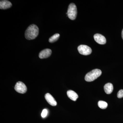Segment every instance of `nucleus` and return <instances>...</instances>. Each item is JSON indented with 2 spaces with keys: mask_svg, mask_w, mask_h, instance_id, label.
Returning <instances> with one entry per match:
<instances>
[{
  "mask_svg": "<svg viewBox=\"0 0 123 123\" xmlns=\"http://www.w3.org/2000/svg\"><path fill=\"white\" fill-rule=\"evenodd\" d=\"M38 27L35 24H33L28 27L25 32V37L29 40L35 39L39 34Z\"/></svg>",
  "mask_w": 123,
  "mask_h": 123,
  "instance_id": "obj_1",
  "label": "nucleus"
},
{
  "mask_svg": "<svg viewBox=\"0 0 123 123\" xmlns=\"http://www.w3.org/2000/svg\"><path fill=\"white\" fill-rule=\"evenodd\" d=\"M102 74V71L99 69H93L88 73L85 77V80L87 82L93 81L100 76Z\"/></svg>",
  "mask_w": 123,
  "mask_h": 123,
  "instance_id": "obj_2",
  "label": "nucleus"
},
{
  "mask_svg": "<svg viewBox=\"0 0 123 123\" xmlns=\"http://www.w3.org/2000/svg\"><path fill=\"white\" fill-rule=\"evenodd\" d=\"M67 13L68 17L70 20L76 19L77 12L76 6L74 3H71L69 5Z\"/></svg>",
  "mask_w": 123,
  "mask_h": 123,
  "instance_id": "obj_3",
  "label": "nucleus"
},
{
  "mask_svg": "<svg viewBox=\"0 0 123 123\" xmlns=\"http://www.w3.org/2000/svg\"><path fill=\"white\" fill-rule=\"evenodd\" d=\"M78 50L80 54L85 55H90L92 52L91 49L85 45H80L78 47Z\"/></svg>",
  "mask_w": 123,
  "mask_h": 123,
  "instance_id": "obj_4",
  "label": "nucleus"
},
{
  "mask_svg": "<svg viewBox=\"0 0 123 123\" xmlns=\"http://www.w3.org/2000/svg\"><path fill=\"white\" fill-rule=\"evenodd\" d=\"M14 89L17 92L20 93L24 94L26 92L27 88L26 86L21 81H18L16 83Z\"/></svg>",
  "mask_w": 123,
  "mask_h": 123,
  "instance_id": "obj_5",
  "label": "nucleus"
},
{
  "mask_svg": "<svg viewBox=\"0 0 123 123\" xmlns=\"http://www.w3.org/2000/svg\"><path fill=\"white\" fill-rule=\"evenodd\" d=\"M94 38L95 40L98 44H105L106 42L105 37L100 34H95L94 36Z\"/></svg>",
  "mask_w": 123,
  "mask_h": 123,
  "instance_id": "obj_6",
  "label": "nucleus"
},
{
  "mask_svg": "<svg viewBox=\"0 0 123 123\" xmlns=\"http://www.w3.org/2000/svg\"><path fill=\"white\" fill-rule=\"evenodd\" d=\"M52 51L49 49H46L41 51L39 53V56L40 59H46L49 57L51 55Z\"/></svg>",
  "mask_w": 123,
  "mask_h": 123,
  "instance_id": "obj_7",
  "label": "nucleus"
},
{
  "mask_svg": "<svg viewBox=\"0 0 123 123\" xmlns=\"http://www.w3.org/2000/svg\"><path fill=\"white\" fill-rule=\"evenodd\" d=\"M45 98L48 103L51 105L55 106L57 105V102L51 95L47 93L45 95Z\"/></svg>",
  "mask_w": 123,
  "mask_h": 123,
  "instance_id": "obj_8",
  "label": "nucleus"
},
{
  "mask_svg": "<svg viewBox=\"0 0 123 123\" xmlns=\"http://www.w3.org/2000/svg\"><path fill=\"white\" fill-rule=\"evenodd\" d=\"M12 6V4L9 1L4 0L0 1V9H6L11 8Z\"/></svg>",
  "mask_w": 123,
  "mask_h": 123,
  "instance_id": "obj_9",
  "label": "nucleus"
},
{
  "mask_svg": "<svg viewBox=\"0 0 123 123\" xmlns=\"http://www.w3.org/2000/svg\"><path fill=\"white\" fill-rule=\"evenodd\" d=\"M67 94L68 98L73 101H76L77 99L78 98V95L77 94V93L73 91L72 90L68 91Z\"/></svg>",
  "mask_w": 123,
  "mask_h": 123,
  "instance_id": "obj_10",
  "label": "nucleus"
},
{
  "mask_svg": "<svg viewBox=\"0 0 123 123\" xmlns=\"http://www.w3.org/2000/svg\"><path fill=\"white\" fill-rule=\"evenodd\" d=\"M113 86L111 83H107L104 86V91L107 94H110L113 91Z\"/></svg>",
  "mask_w": 123,
  "mask_h": 123,
  "instance_id": "obj_11",
  "label": "nucleus"
},
{
  "mask_svg": "<svg viewBox=\"0 0 123 123\" xmlns=\"http://www.w3.org/2000/svg\"><path fill=\"white\" fill-rule=\"evenodd\" d=\"M60 35L59 34H55L51 37L49 40L50 43H53L56 42L59 38Z\"/></svg>",
  "mask_w": 123,
  "mask_h": 123,
  "instance_id": "obj_12",
  "label": "nucleus"
},
{
  "mask_svg": "<svg viewBox=\"0 0 123 123\" xmlns=\"http://www.w3.org/2000/svg\"><path fill=\"white\" fill-rule=\"evenodd\" d=\"M98 105L100 108L102 109H105L107 107L108 104L105 101H100L98 102Z\"/></svg>",
  "mask_w": 123,
  "mask_h": 123,
  "instance_id": "obj_13",
  "label": "nucleus"
},
{
  "mask_svg": "<svg viewBox=\"0 0 123 123\" xmlns=\"http://www.w3.org/2000/svg\"><path fill=\"white\" fill-rule=\"evenodd\" d=\"M48 110L47 109H44L42 111V114H41V116L43 118H45L47 116L48 114Z\"/></svg>",
  "mask_w": 123,
  "mask_h": 123,
  "instance_id": "obj_14",
  "label": "nucleus"
},
{
  "mask_svg": "<svg viewBox=\"0 0 123 123\" xmlns=\"http://www.w3.org/2000/svg\"><path fill=\"white\" fill-rule=\"evenodd\" d=\"M117 97L118 98H123V90H120L117 93Z\"/></svg>",
  "mask_w": 123,
  "mask_h": 123,
  "instance_id": "obj_15",
  "label": "nucleus"
},
{
  "mask_svg": "<svg viewBox=\"0 0 123 123\" xmlns=\"http://www.w3.org/2000/svg\"><path fill=\"white\" fill-rule=\"evenodd\" d=\"M121 35H122V38H123V30H122V34H121Z\"/></svg>",
  "mask_w": 123,
  "mask_h": 123,
  "instance_id": "obj_16",
  "label": "nucleus"
}]
</instances>
